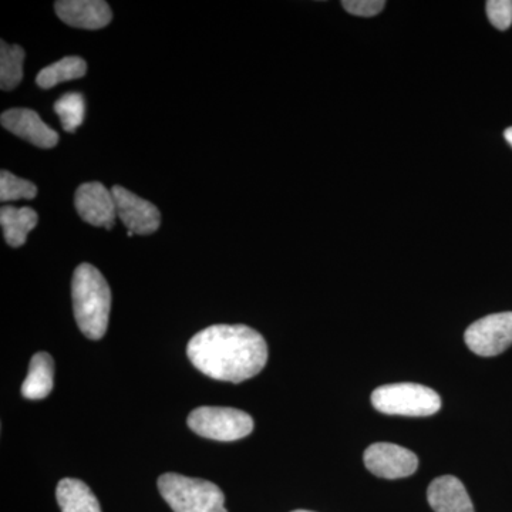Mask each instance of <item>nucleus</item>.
<instances>
[{
	"label": "nucleus",
	"instance_id": "nucleus-4",
	"mask_svg": "<svg viewBox=\"0 0 512 512\" xmlns=\"http://www.w3.org/2000/svg\"><path fill=\"white\" fill-rule=\"evenodd\" d=\"M372 403L380 413L392 416L426 417L439 412L441 399L430 387L416 383H396L379 387Z\"/></svg>",
	"mask_w": 512,
	"mask_h": 512
},
{
	"label": "nucleus",
	"instance_id": "nucleus-18",
	"mask_svg": "<svg viewBox=\"0 0 512 512\" xmlns=\"http://www.w3.org/2000/svg\"><path fill=\"white\" fill-rule=\"evenodd\" d=\"M55 111L67 133H74L84 121L86 103L80 93L63 94L55 103Z\"/></svg>",
	"mask_w": 512,
	"mask_h": 512
},
{
	"label": "nucleus",
	"instance_id": "nucleus-1",
	"mask_svg": "<svg viewBox=\"0 0 512 512\" xmlns=\"http://www.w3.org/2000/svg\"><path fill=\"white\" fill-rule=\"evenodd\" d=\"M192 365L211 379L241 383L258 375L268 362L261 333L245 325H214L188 343Z\"/></svg>",
	"mask_w": 512,
	"mask_h": 512
},
{
	"label": "nucleus",
	"instance_id": "nucleus-17",
	"mask_svg": "<svg viewBox=\"0 0 512 512\" xmlns=\"http://www.w3.org/2000/svg\"><path fill=\"white\" fill-rule=\"evenodd\" d=\"M25 50L19 45L0 42V89L5 92L16 89L23 79Z\"/></svg>",
	"mask_w": 512,
	"mask_h": 512
},
{
	"label": "nucleus",
	"instance_id": "nucleus-23",
	"mask_svg": "<svg viewBox=\"0 0 512 512\" xmlns=\"http://www.w3.org/2000/svg\"><path fill=\"white\" fill-rule=\"evenodd\" d=\"M293 512H312V511L298 510V511H293Z\"/></svg>",
	"mask_w": 512,
	"mask_h": 512
},
{
	"label": "nucleus",
	"instance_id": "nucleus-6",
	"mask_svg": "<svg viewBox=\"0 0 512 512\" xmlns=\"http://www.w3.org/2000/svg\"><path fill=\"white\" fill-rule=\"evenodd\" d=\"M468 349L478 356L500 355L512 345V312L493 313L468 326Z\"/></svg>",
	"mask_w": 512,
	"mask_h": 512
},
{
	"label": "nucleus",
	"instance_id": "nucleus-9",
	"mask_svg": "<svg viewBox=\"0 0 512 512\" xmlns=\"http://www.w3.org/2000/svg\"><path fill=\"white\" fill-rule=\"evenodd\" d=\"M74 205L83 221L94 227L111 229L117 218L113 192L101 183H86L77 188Z\"/></svg>",
	"mask_w": 512,
	"mask_h": 512
},
{
	"label": "nucleus",
	"instance_id": "nucleus-7",
	"mask_svg": "<svg viewBox=\"0 0 512 512\" xmlns=\"http://www.w3.org/2000/svg\"><path fill=\"white\" fill-rule=\"evenodd\" d=\"M116 201L117 217L126 225L128 232L138 235L154 234L161 224V214L156 205L120 185L111 188Z\"/></svg>",
	"mask_w": 512,
	"mask_h": 512
},
{
	"label": "nucleus",
	"instance_id": "nucleus-21",
	"mask_svg": "<svg viewBox=\"0 0 512 512\" xmlns=\"http://www.w3.org/2000/svg\"><path fill=\"white\" fill-rule=\"evenodd\" d=\"M346 12L352 15L360 16V18H373L379 15L386 6L383 0H345L342 2Z\"/></svg>",
	"mask_w": 512,
	"mask_h": 512
},
{
	"label": "nucleus",
	"instance_id": "nucleus-20",
	"mask_svg": "<svg viewBox=\"0 0 512 512\" xmlns=\"http://www.w3.org/2000/svg\"><path fill=\"white\" fill-rule=\"evenodd\" d=\"M488 19L498 30L510 29L512 25V0H488L485 3Z\"/></svg>",
	"mask_w": 512,
	"mask_h": 512
},
{
	"label": "nucleus",
	"instance_id": "nucleus-11",
	"mask_svg": "<svg viewBox=\"0 0 512 512\" xmlns=\"http://www.w3.org/2000/svg\"><path fill=\"white\" fill-rule=\"evenodd\" d=\"M55 10L62 22L77 29H103L113 19L109 3L103 0H59Z\"/></svg>",
	"mask_w": 512,
	"mask_h": 512
},
{
	"label": "nucleus",
	"instance_id": "nucleus-5",
	"mask_svg": "<svg viewBox=\"0 0 512 512\" xmlns=\"http://www.w3.org/2000/svg\"><path fill=\"white\" fill-rule=\"evenodd\" d=\"M188 426L205 439L235 441L252 433L254 420L231 407H200L188 416Z\"/></svg>",
	"mask_w": 512,
	"mask_h": 512
},
{
	"label": "nucleus",
	"instance_id": "nucleus-14",
	"mask_svg": "<svg viewBox=\"0 0 512 512\" xmlns=\"http://www.w3.org/2000/svg\"><path fill=\"white\" fill-rule=\"evenodd\" d=\"M55 363L49 353L40 352L32 357L28 376L22 384V394L29 400L45 399L53 390Z\"/></svg>",
	"mask_w": 512,
	"mask_h": 512
},
{
	"label": "nucleus",
	"instance_id": "nucleus-15",
	"mask_svg": "<svg viewBox=\"0 0 512 512\" xmlns=\"http://www.w3.org/2000/svg\"><path fill=\"white\" fill-rule=\"evenodd\" d=\"M56 497L62 512H101L99 501L92 490L76 478L60 481Z\"/></svg>",
	"mask_w": 512,
	"mask_h": 512
},
{
	"label": "nucleus",
	"instance_id": "nucleus-12",
	"mask_svg": "<svg viewBox=\"0 0 512 512\" xmlns=\"http://www.w3.org/2000/svg\"><path fill=\"white\" fill-rule=\"evenodd\" d=\"M427 498L436 512H474L466 487L453 476L436 478L430 484Z\"/></svg>",
	"mask_w": 512,
	"mask_h": 512
},
{
	"label": "nucleus",
	"instance_id": "nucleus-22",
	"mask_svg": "<svg viewBox=\"0 0 512 512\" xmlns=\"http://www.w3.org/2000/svg\"><path fill=\"white\" fill-rule=\"evenodd\" d=\"M504 137L505 140H507V143L512 147V127L507 128V130L504 131Z\"/></svg>",
	"mask_w": 512,
	"mask_h": 512
},
{
	"label": "nucleus",
	"instance_id": "nucleus-19",
	"mask_svg": "<svg viewBox=\"0 0 512 512\" xmlns=\"http://www.w3.org/2000/svg\"><path fill=\"white\" fill-rule=\"evenodd\" d=\"M36 195L37 187L32 181L23 180L6 170L0 173V201L33 200Z\"/></svg>",
	"mask_w": 512,
	"mask_h": 512
},
{
	"label": "nucleus",
	"instance_id": "nucleus-10",
	"mask_svg": "<svg viewBox=\"0 0 512 512\" xmlns=\"http://www.w3.org/2000/svg\"><path fill=\"white\" fill-rule=\"evenodd\" d=\"M2 126L33 146L53 148L59 143V136L53 128L40 119L36 111L30 109H10L0 117Z\"/></svg>",
	"mask_w": 512,
	"mask_h": 512
},
{
	"label": "nucleus",
	"instance_id": "nucleus-2",
	"mask_svg": "<svg viewBox=\"0 0 512 512\" xmlns=\"http://www.w3.org/2000/svg\"><path fill=\"white\" fill-rule=\"evenodd\" d=\"M74 318L86 338L99 340L109 326L111 292L99 269L90 264L77 266L72 281Z\"/></svg>",
	"mask_w": 512,
	"mask_h": 512
},
{
	"label": "nucleus",
	"instance_id": "nucleus-16",
	"mask_svg": "<svg viewBox=\"0 0 512 512\" xmlns=\"http://www.w3.org/2000/svg\"><path fill=\"white\" fill-rule=\"evenodd\" d=\"M86 72L87 63L82 57L67 56L40 70L36 77V83L42 89H52L59 83L80 79V77L86 76Z\"/></svg>",
	"mask_w": 512,
	"mask_h": 512
},
{
	"label": "nucleus",
	"instance_id": "nucleus-13",
	"mask_svg": "<svg viewBox=\"0 0 512 512\" xmlns=\"http://www.w3.org/2000/svg\"><path fill=\"white\" fill-rule=\"evenodd\" d=\"M39 222L36 211L29 207L16 208L6 205L0 210V225L6 242L13 248L22 247L28 239L29 232Z\"/></svg>",
	"mask_w": 512,
	"mask_h": 512
},
{
	"label": "nucleus",
	"instance_id": "nucleus-3",
	"mask_svg": "<svg viewBox=\"0 0 512 512\" xmlns=\"http://www.w3.org/2000/svg\"><path fill=\"white\" fill-rule=\"evenodd\" d=\"M158 490L174 512H227L224 494L210 481L168 473L158 478Z\"/></svg>",
	"mask_w": 512,
	"mask_h": 512
},
{
	"label": "nucleus",
	"instance_id": "nucleus-8",
	"mask_svg": "<svg viewBox=\"0 0 512 512\" xmlns=\"http://www.w3.org/2000/svg\"><path fill=\"white\" fill-rule=\"evenodd\" d=\"M363 458L370 473L387 480L412 476L419 467L416 454L390 443L373 444L367 448Z\"/></svg>",
	"mask_w": 512,
	"mask_h": 512
}]
</instances>
